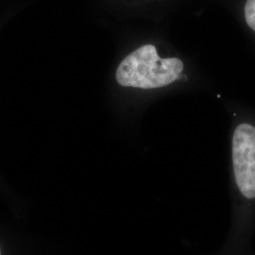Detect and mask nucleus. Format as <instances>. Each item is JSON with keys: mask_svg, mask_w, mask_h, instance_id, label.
Listing matches in <instances>:
<instances>
[{"mask_svg": "<svg viewBox=\"0 0 255 255\" xmlns=\"http://www.w3.org/2000/svg\"><path fill=\"white\" fill-rule=\"evenodd\" d=\"M183 70L178 58H161L152 45L135 49L120 63L116 80L121 86L141 89L164 87L177 81Z\"/></svg>", "mask_w": 255, "mask_h": 255, "instance_id": "nucleus-1", "label": "nucleus"}, {"mask_svg": "<svg viewBox=\"0 0 255 255\" xmlns=\"http://www.w3.org/2000/svg\"><path fill=\"white\" fill-rule=\"evenodd\" d=\"M232 152L237 190L251 204L255 201V127L250 124L237 127Z\"/></svg>", "mask_w": 255, "mask_h": 255, "instance_id": "nucleus-2", "label": "nucleus"}, {"mask_svg": "<svg viewBox=\"0 0 255 255\" xmlns=\"http://www.w3.org/2000/svg\"><path fill=\"white\" fill-rule=\"evenodd\" d=\"M244 11L248 26L255 31V0H247Z\"/></svg>", "mask_w": 255, "mask_h": 255, "instance_id": "nucleus-3", "label": "nucleus"}]
</instances>
